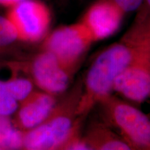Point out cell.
I'll use <instances>...</instances> for the list:
<instances>
[{
  "mask_svg": "<svg viewBox=\"0 0 150 150\" xmlns=\"http://www.w3.org/2000/svg\"><path fill=\"white\" fill-rule=\"evenodd\" d=\"M150 40H142L126 33L96 58L88 71L76 108V115L84 117L97 104L110 95L116 79Z\"/></svg>",
  "mask_w": 150,
  "mask_h": 150,
  "instance_id": "cell-1",
  "label": "cell"
},
{
  "mask_svg": "<svg viewBox=\"0 0 150 150\" xmlns=\"http://www.w3.org/2000/svg\"><path fill=\"white\" fill-rule=\"evenodd\" d=\"M82 86L73 90L63 102L56 104L51 115L30 130L24 131L23 148L28 150L64 149L80 132L81 120L76 115V108Z\"/></svg>",
  "mask_w": 150,
  "mask_h": 150,
  "instance_id": "cell-2",
  "label": "cell"
},
{
  "mask_svg": "<svg viewBox=\"0 0 150 150\" xmlns=\"http://www.w3.org/2000/svg\"><path fill=\"white\" fill-rule=\"evenodd\" d=\"M100 104L107 119L131 149L150 150V118L147 115L111 95Z\"/></svg>",
  "mask_w": 150,
  "mask_h": 150,
  "instance_id": "cell-3",
  "label": "cell"
},
{
  "mask_svg": "<svg viewBox=\"0 0 150 150\" xmlns=\"http://www.w3.org/2000/svg\"><path fill=\"white\" fill-rule=\"evenodd\" d=\"M94 42L91 31L79 21L54 30L46 39L45 50L52 52L62 63L75 70L80 59Z\"/></svg>",
  "mask_w": 150,
  "mask_h": 150,
  "instance_id": "cell-4",
  "label": "cell"
},
{
  "mask_svg": "<svg viewBox=\"0 0 150 150\" xmlns=\"http://www.w3.org/2000/svg\"><path fill=\"white\" fill-rule=\"evenodd\" d=\"M6 16L16 27L19 40L27 42L41 40L51 22L50 9L40 0H22L10 7Z\"/></svg>",
  "mask_w": 150,
  "mask_h": 150,
  "instance_id": "cell-5",
  "label": "cell"
},
{
  "mask_svg": "<svg viewBox=\"0 0 150 150\" xmlns=\"http://www.w3.org/2000/svg\"><path fill=\"white\" fill-rule=\"evenodd\" d=\"M113 91L131 101L140 102L150 93V42L136 54L116 79Z\"/></svg>",
  "mask_w": 150,
  "mask_h": 150,
  "instance_id": "cell-6",
  "label": "cell"
},
{
  "mask_svg": "<svg viewBox=\"0 0 150 150\" xmlns=\"http://www.w3.org/2000/svg\"><path fill=\"white\" fill-rule=\"evenodd\" d=\"M74 69L67 66L52 52L45 50L38 54L31 65L35 83L43 92L52 95L66 91Z\"/></svg>",
  "mask_w": 150,
  "mask_h": 150,
  "instance_id": "cell-7",
  "label": "cell"
},
{
  "mask_svg": "<svg viewBox=\"0 0 150 150\" xmlns=\"http://www.w3.org/2000/svg\"><path fill=\"white\" fill-rule=\"evenodd\" d=\"M125 12L112 0H98L81 19L91 31L95 42L114 34L120 26Z\"/></svg>",
  "mask_w": 150,
  "mask_h": 150,
  "instance_id": "cell-8",
  "label": "cell"
},
{
  "mask_svg": "<svg viewBox=\"0 0 150 150\" xmlns=\"http://www.w3.org/2000/svg\"><path fill=\"white\" fill-rule=\"evenodd\" d=\"M56 106L54 95L45 92H33L21 102L17 110V125L24 131L42 123Z\"/></svg>",
  "mask_w": 150,
  "mask_h": 150,
  "instance_id": "cell-9",
  "label": "cell"
},
{
  "mask_svg": "<svg viewBox=\"0 0 150 150\" xmlns=\"http://www.w3.org/2000/svg\"><path fill=\"white\" fill-rule=\"evenodd\" d=\"M83 138L91 150L132 149L122 136L104 125H98L91 127Z\"/></svg>",
  "mask_w": 150,
  "mask_h": 150,
  "instance_id": "cell-10",
  "label": "cell"
},
{
  "mask_svg": "<svg viewBox=\"0 0 150 150\" xmlns=\"http://www.w3.org/2000/svg\"><path fill=\"white\" fill-rule=\"evenodd\" d=\"M24 133L15 127L10 117L0 115V147L1 149L23 148Z\"/></svg>",
  "mask_w": 150,
  "mask_h": 150,
  "instance_id": "cell-11",
  "label": "cell"
},
{
  "mask_svg": "<svg viewBox=\"0 0 150 150\" xmlns=\"http://www.w3.org/2000/svg\"><path fill=\"white\" fill-rule=\"evenodd\" d=\"M5 83L11 95L18 102H22L33 93V83L28 79L15 77Z\"/></svg>",
  "mask_w": 150,
  "mask_h": 150,
  "instance_id": "cell-12",
  "label": "cell"
},
{
  "mask_svg": "<svg viewBox=\"0 0 150 150\" xmlns=\"http://www.w3.org/2000/svg\"><path fill=\"white\" fill-rule=\"evenodd\" d=\"M18 107V102L11 95L5 81L0 80V115L10 117L16 113Z\"/></svg>",
  "mask_w": 150,
  "mask_h": 150,
  "instance_id": "cell-13",
  "label": "cell"
},
{
  "mask_svg": "<svg viewBox=\"0 0 150 150\" xmlns=\"http://www.w3.org/2000/svg\"><path fill=\"white\" fill-rule=\"evenodd\" d=\"M19 40L18 31L7 16L0 15V48L6 47Z\"/></svg>",
  "mask_w": 150,
  "mask_h": 150,
  "instance_id": "cell-14",
  "label": "cell"
},
{
  "mask_svg": "<svg viewBox=\"0 0 150 150\" xmlns=\"http://www.w3.org/2000/svg\"><path fill=\"white\" fill-rule=\"evenodd\" d=\"M119 6L125 13L138 10L143 0H112Z\"/></svg>",
  "mask_w": 150,
  "mask_h": 150,
  "instance_id": "cell-15",
  "label": "cell"
},
{
  "mask_svg": "<svg viewBox=\"0 0 150 150\" xmlns=\"http://www.w3.org/2000/svg\"><path fill=\"white\" fill-rule=\"evenodd\" d=\"M21 1L22 0H0V5L10 8Z\"/></svg>",
  "mask_w": 150,
  "mask_h": 150,
  "instance_id": "cell-16",
  "label": "cell"
},
{
  "mask_svg": "<svg viewBox=\"0 0 150 150\" xmlns=\"http://www.w3.org/2000/svg\"><path fill=\"white\" fill-rule=\"evenodd\" d=\"M141 6L150 12V0H143Z\"/></svg>",
  "mask_w": 150,
  "mask_h": 150,
  "instance_id": "cell-17",
  "label": "cell"
},
{
  "mask_svg": "<svg viewBox=\"0 0 150 150\" xmlns=\"http://www.w3.org/2000/svg\"><path fill=\"white\" fill-rule=\"evenodd\" d=\"M149 97H150V93H149Z\"/></svg>",
  "mask_w": 150,
  "mask_h": 150,
  "instance_id": "cell-18",
  "label": "cell"
}]
</instances>
